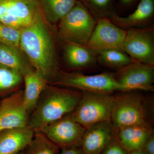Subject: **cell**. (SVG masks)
<instances>
[{"instance_id":"1","label":"cell","mask_w":154,"mask_h":154,"mask_svg":"<svg viewBox=\"0 0 154 154\" xmlns=\"http://www.w3.org/2000/svg\"><path fill=\"white\" fill-rule=\"evenodd\" d=\"M47 24L42 12L21 30L20 48L34 70L53 84L60 70L55 42Z\"/></svg>"},{"instance_id":"2","label":"cell","mask_w":154,"mask_h":154,"mask_svg":"<svg viewBox=\"0 0 154 154\" xmlns=\"http://www.w3.org/2000/svg\"><path fill=\"white\" fill-rule=\"evenodd\" d=\"M82 92L48 85L29 114L28 125L33 131L71 113L82 98Z\"/></svg>"},{"instance_id":"3","label":"cell","mask_w":154,"mask_h":154,"mask_svg":"<svg viewBox=\"0 0 154 154\" xmlns=\"http://www.w3.org/2000/svg\"><path fill=\"white\" fill-rule=\"evenodd\" d=\"M114 100L111 94L83 91L82 98L70 115L86 129L99 122H111Z\"/></svg>"},{"instance_id":"4","label":"cell","mask_w":154,"mask_h":154,"mask_svg":"<svg viewBox=\"0 0 154 154\" xmlns=\"http://www.w3.org/2000/svg\"><path fill=\"white\" fill-rule=\"evenodd\" d=\"M96 22L85 6L77 0L73 8L58 22L59 35L64 41L86 45Z\"/></svg>"},{"instance_id":"5","label":"cell","mask_w":154,"mask_h":154,"mask_svg":"<svg viewBox=\"0 0 154 154\" xmlns=\"http://www.w3.org/2000/svg\"><path fill=\"white\" fill-rule=\"evenodd\" d=\"M52 85L75 88L85 92L111 94L115 91L125 92L123 87L109 73L85 75L60 70L56 81Z\"/></svg>"},{"instance_id":"6","label":"cell","mask_w":154,"mask_h":154,"mask_svg":"<svg viewBox=\"0 0 154 154\" xmlns=\"http://www.w3.org/2000/svg\"><path fill=\"white\" fill-rule=\"evenodd\" d=\"M131 91L114 96L111 122L116 129L146 121L143 100L138 94Z\"/></svg>"},{"instance_id":"7","label":"cell","mask_w":154,"mask_h":154,"mask_svg":"<svg viewBox=\"0 0 154 154\" xmlns=\"http://www.w3.org/2000/svg\"><path fill=\"white\" fill-rule=\"evenodd\" d=\"M42 12L38 0H0V22L20 30Z\"/></svg>"},{"instance_id":"8","label":"cell","mask_w":154,"mask_h":154,"mask_svg":"<svg viewBox=\"0 0 154 154\" xmlns=\"http://www.w3.org/2000/svg\"><path fill=\"white\" fill-rule=\"evenodd\" d=\"M126 31L123 51L136 61L154 65L153 28H131Z\"/></svg>"},{"instance_id":"9","label":"cell","mask_w":154,"mask_h":154,"mask_svg":"<svg viewBox=\"0 0 154 154\" xmlns=\"http://www.w3.org/2000/svg\"><path fill=\"white\" fill-rule=\"evenodd\" d=\"M86 129L69 114L47 125L40 131L62 149L81 146Z\"/></svg>"},{"instance_id":"10","label":"cell","mask_w":154,"mask_h":154,"mask_svg":"<svg viewBox=\"0 0 154 154\" xmlns=\"http://www.w3.org/2000/svg\"><path fill=\"white\" fill-rule=\"evenodd\" d=\"M126 32L113 24L108 17L99 18L86 45L94 52L110 49L123 51Z\"/></svg>"},{"instance_id":"11","label":"cell","mask_w":154,"mask_h":154,"mask_svg":"<svg viewBox=\"0 0 154 154\" xmlns=\"http://www.w3.org/2000/svg\"><path fill=\"white\" fill-rule=\"evenodd\" d=\"M154 66L134 61L119 69L114 77L125 91H153Z\"/></svg>"},{"instance_id":"12","label":"cell","mask_w":154,"mask_h":154,"mask_svg":"<svg viewBox=\"0 0 154 154\" xmlns=\"http://www.w3.org/2000/svg\"><path fill=\"white\" fill-rule=\"evenodd\" d=\"M23 94V91L18 90L0 103V131L28 125L29 113Z\"/></svg>"},{"instance_id":"13","label":"cell","mask_w":154,"mask_h":154,"mask_svg":"<svg viewBox=\"0 0 154 154\" xmlns=\"http://www.w3.org/2000/svg\"><path fill=\"white\" fill-rule=\"evenodd\" d=\"M114 129L109 121L99 122L87 128L81 143L84 154H101L112 140Z\"/></svg>"},{"instance_id":"14","label":"cell","mask_w":154,"mask_h":154,"mask_svg":"<svg viewBox=\"0 0 154 154\" xmlns=\"http://www.w3.org/2000/svg\"><path fill=\"white\" fill-rule=\"evenodd\" d=\"M117 129L118 142L128 153L142 149L153 133L152 128L147 121Z\"/></svg>"},{"instance_id":"15","label":"cell","mask_w":154,"mask_h":154,"mask_svg":"<svg viewBox=\"0 0 154 154\" xmlns=\"http://www.w3.org/2000/svg\"><path fill=\"white\" fill-rule=\"evenodd\" d=\"M34 132L28 125L0 131V154H17L24 151Z\"/></svg>"},{"instance_id":"16","label":"cell","mask_w":154,"mask_h":154,"mask_svg":"<svg viewBox=\"0 0 154 154\" xmlns=\"http://www.w3.org/2000/svg\"><path fill=\"white\" fill-rule=\"evenodd\" d=\"M63 51L66 63L73 69L87 68L94 65L97 60L96 53L86 45L64 41Z\"/></svg>"},{"instance_id":"17","label":"cell","mask_w":154,"mask_h":154,"mask_svg":"<svg viewBox=\"0 0 154 154\" xmlns=\"http://www.w3.org/2000/svg\"><path fill=\"white\" fill-rule=\"evenodd\" d=\"M154 13V0H140L134 11L127 17L114 14L108 18L119 28L128 29L145 23L151 19Z\"/></svg>"},{"instance_id":"18","label":"cell","mask_w":154,"mask_h":154,"mask_svg":"<svg viewBox=\"0 0 154 154\" xmlns=\"http://www.w3.org/2000/svg\"><path fill=\"white\" fill-rule=\"evenodd\" d=\"M23 81L25 86L23 91L24 104L30 114L48 82L34 69L23 76Z\"/></svg>"},{"instance_id":"19","label":"cell","mask_w":154,"mask_h":154,"mask_svg":"<svg viewBox=\"0 0 154 154\" xmlns=\"http://www.w3.org/2000/svg\"><path fill=\"white\" fill-rule=\"evenodd\" d=\"M0 64L14 69L20 73L23 77L34 69L21 48L7 45L1 42Z\"/></svg>"},{"instance_id":"20","label":"cell","mask_w":154,"mask_h":154,"mask_svg":"<svg viewBox=\"0 0 154 154\" xmlns=\"http://www.w3.org/2000/svg\"><path fill=\"white\" fill-rule=\"evenodd\" d=\"M42 12L48 23L58 22L69 12L77 0H38Z\"/></svg>"},{"instance_id":"21","label":"cell","mask_w":154,"mask_h":154,"mask_svg":"<svg viewBox=\"0 0 154 154\" xmlns=\"http://www.w3.org/2000/svg\"><path fill=\"white\" fill-rule=\"evenodd\" d=\"M24 151L25 154H58L60 149L43 133L36 131Z\"/></svg>"},{"instance_id":"22","label":"cell","mask_w":154,"mask_h":154,"mask_svg":"<svg viewBox=\"0 0 154 154\" xmlns=\"http://www.w3.org/2000/svg\"><path fill=\"white\" fill-rule=\"evenodd\" d=\"M95 52L100 63L111 67L120 69L134 61L126 53L119 49L104 50Z\"/></svg>"},{"instance_id":"23","label":"cell","mask_w":154,"mask_h":154,"mask_svg":"<svg viewBox=\"0 0 154 154\" xmlns=\"http://www.w3.org/2000/svg\"><path fill=\"white\" fill-rule=\"evenodd\" d=\"M23 82V77L14 69L0 64V94L15 92Z\"/></svg>"},{"instance_id":"24","label":"cell","mask_w":154,"mask_h":154,"mask_svg":"<svg viewBox=\"0 0 154 154\" xmlns=\"http://www.w3.org/2000/svg\"><path fill=\"white\" fill-rule=\"evenodd\" d=\"M83 5L98 20L109 17L114 14L112 11V0H80Z\"/></svg>"},{"instance_id":"25","label":"cell","mask_w":154,"mask_h":154,"mask_svg":"<svg viewBox=\"0 0 154 154\" xmlns=\"http://www.w3.org/2000/svg\"><path fill=\"white\" fill-rule=\"evenodd\" d=\"M21 36V30L0 22V42L20 48Z\"/></svg>"},{"instance_id":"26","label":"cell","mask_w":154,"mask_h":154,"mask_svg":"<svg viewBox=\"0 0 154 154\" xmlns=\"http://www.w3.org/2000/svg\"><path fill=\"white\" fill-rule=\"evenodd\" d=\"M125 150L118 142L111 141L105 148L102 154H128Z\"/></svg>"},{"instance_id":"27","label":"cell","mask_w":154,"mask_h":154,"mask_svg":"<svg viewBox=\"0 0 154 154\" xmlns=\"http://www.w3.org/2000/svg\"><path fill=\"white\" fill-rule=\"evenodd\" d=\"M142 149L147 154H154V136L153 133L148 139Z\"/></svg>"},{"instance_id":"28","label":"cell","mask_w":154,"mask_h":154,"mask_svg":"<svg viewBox=\"0 0 154 154\" xmlns=\"http://www.w3.org/2000/svg\"><path fill=\"white\" fill-rule=\"evenodd\" d=\"M60 150L58 154H85L81 146Z\"/></svg>"},{"instance_id":"29","label":"cell","mask_w":154,"mask_h":154,"mask_svg":"<svg viewBox=\"0 0 154 154\" xmlns=\"http://www.w3.org/2000/svg\"><path fill=\"white\" fill-rule=\"evenodd\" d=\"M128 154H147L142 149L137 150L128 152Z\"/></svg>"},{"instance_id":"30","label":"cell","mask_w":154,"mask_h":154,"mask_svg":"<svg viewBox=\"0 0 154 154\" xmlns=\"http://www.w3.org/2000/svg\"><path fill=\"white\" fill-rule=\"evenodd\" d=\"M134 0H120V2L124 5H128L132 2Z\"/></svg>"},{"instance_id":"31","label":"cell","mask_w":154,"mask_h":154,"mask_svg":"<svg viewBox=\"0 0 154 154\" xmlns=\"http://www.w3.org/2000/svg\"><path fill=\"white\" fill-rule=\"evenodd\" d=\"M17 154H25L24 151H22L18 153Z\"/></svg>"}]
</instances>
